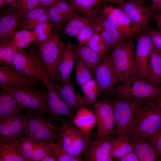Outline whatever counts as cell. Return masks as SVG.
I'll return each mask as SVG.
<instances>
[{
  "mask_svg": "<svg viewBox=\"0 0 161 161\" xmlns=\"http://www.w3.org/2000/svg\"></svg>",
  "mask_w": 161,
  "mask_h": 161,
  "instance_id": "59",
  "label": "cell"
},
{
  "mask_svg": "<svg viewBox=\"0 0 161 161\" xmlns=\"http://www.w3.org/2000/svg\"><path fill=\"white\" fill-rule=\"evenodd\" d=\"M56 91L69 107L76 112L86 106L82 96L77 91L75 83L70 80L61 84L50 81Z\"/></svg>",
  "mask_w": 161,
  "mask_h": 161,
  "instance_id": "20",
  "label": "cell"
},
{
  "mask_svg": "<svg viewBox=\"0 0 161 161\" xmlns=\"http://www.w3.org/2000/svg\"><path fill=\"white\" fill-rule=\"evenodd\" d=\"M0 92V119L22 112L27 109L11 95L2 89Z\"/></svg>",
  "mask_w": 161,
  "mask_h": 161,
  "instance_id": "24",
  "label": "cell"
},
{
  "mask_svg": "<svg viewBox=\"0 0 161 161\" xmlns=\"http://www.w3.org/2000/svg\"><path fill=\"white\" fill-rule=\"evenodd\" d=\"M49 21L56 30L60 31L64 26L68 20L65 16L54 4L49 7Z\"/></svg>",
  "mask_w": 161,
  "mask_h": 161,
  "instance_id": "35",
  "label": "cell"
},
{
  "mask_svg": "<svg viewBox=\"0 0 161 161\" xmlns=\"http://www.w3.org/2000/svg\"><path fill=\"white\" fill-rule=\"evenodd\" d=\"M54 143H36L35 146L31 157V161H41L52 149Z\"/></svg>",
  "mask_w": 161,
  "mask_h": 161,
  "instance_id": "39",
  "label": "cell"
},
{
  "mask_svg": "<svg viewBox=\"0 0 161 161\" xmlns=\"http://www.w3.org/2000/svg\"><path fill=\"white\" fill-rule=\"evenodd\" d=\"M97 130L96 140L112 137L115 134L112 100L103 99L94 104Z\"/></svg>",
  "mask_w": 161,
  "mask_h": 161,
  "instance_id": "11",
  "label": "cell"
},
{
  "mask_svg": "<svg viewBox=\"0 0 161 161\" xmlns=\"http://www.w3.org/2000/svg\"><path fill=\"white\" fill-rule=\"evenodd\" d=\"M109 92L115 98L134 97L154 101L161 97V87L135 77L121 82Z\"/></svg>",
  "mask_w": 161,
  "mask_h": 161,
  "instance_id": "6",
  "label": "cell"
},
{
  "mask_svg": "<svg viewBox=\"0 0 161 161\" xmlns=\"http://www.w3.org/2000/svg\"><path fill=\"white\" fill-rule=\"evenodd\" d=\"M62 0H39L36 7H49L56 2Z\"/></svg>",
  "mask_w": 161,
  "mask_h": 161,
  "instance_id": "50",
  "label": "cell"
},
{
  "mask_svg": "<svg viewBox=\"0 0 161 161\" xmlns=\"http://www.w3.org/2000/svg\"><path fill=\"white\" fill-rule=\"evenodd\" d=\"M152 18H153L157 24L161 23V13L153 14Z\"/></svg>",
  "mask_w": 161,
  "mask_h": 161,
  "instance_id": "53",
  "label": "cell"
},
{
  "mask_svg": "<svg viewBox=\"0 0 161 161\" xmlns=\"http://www.w3.org/2000/svg\"><path fill=\"white\" fill-rule=\"evenodd\" d=\"M49 22V7H36L29 12L25 18L19 21L18 25L23 29H34L38 24Z\"/></svg>",
  "mask_w": 161,
  "mask_h": 161,
  "instance_id": "25",
  "label": "cell"
},
{
  "mask_svg": "<svg viewBox=\"0 0 161 161\" xmlns=\"http://www.w3.org/2000/svg\"><path fill=\"white\" fill-rule=\"evenodd\" d=\"M28 48V53L23 49L17 50L10 65L26 77L47 81V74L38 48L31 45Z\"/></svg>",
  "mask_w": 161,
  "mask_h": 161,
  "instance_id": "4",
  "label": "cell"
},
{
  "mask_svg": "<svg viewBox=\"0 0 161 161\" xmlns=\"http://www.w3.org/2000/svg\"><path fill=\"white\" fill-rule=\"evenodd\" d=\"M119 159L121 161H140L136 154L133 151L127 154Z\"/></svg>",
  "mask_w": 161,
  "mask_h": 161,
  "instance_id": "48",
  "label": "cell"
},
{
  "mask_svg": "<svg viewBox=\"0 0 161 161\" xmlns=\"http://www.w3.org/2000/svg\"><path fill=\"white\" fill-rule=\"evenodd\" d=\"M99 13L108 21L126 39H133L140 32L139 27L133 22L120 7L105 5Z\"/></svg>",
  "mask_w": 161,
  "mask_h": 161,
  "instance_id": "10",
  "label": "cell"
},
{
  "mask_svg": "<svg viewBox=\"0 0 161 161\" xmlns=\"http://www.w3.org/2000/svg\"><path fill=\"white\" fill-rule=\"evenodd\" d=\"M92 20L75 13L69 19L64 27L63 32L70 37H76L85 27L91 24Z\"/></svg>",
  "mask_w": 161,
  "mask_h": 161,
  "instance_id": "30",
  "label": "cell"
},
{
  "mask_svg": "<svg viewBox=\"0 0 161 161\" xmlns=\"http://www.w3.org/2000/svg\"><path fill=\"white\" fill-rule=\"evenodd\" d=\"M92 70L98 86L100 96L109 92L120 82L107 53Z\"/></svg>",
  "mask_w": 161,
  "mask_h": 161,
  "instance_id": "12",
  "label": "cell"
},
{
  "mask_svg": "<svg viewBox=\"0 0 161 161\" xmlns=\"http://www.w3.org/2000/svg\"><path fill=\"white\" fill-rule=\"evenodd\" d=\"M3 42L4 46V58L2 61L0 62V64L1 65H10L17 50L10 41Z\"/></svg>",
  "mask_w": 161,
  "mask_h": 161,
  "instance_id": "42",
  "label": "cell"
},
{
  "mask_svg": "<svg viewBox=\"0 0 161 161\" xmlns=\"http://www.w3.org/2000/svg\"><path fill=\"white\" fill-rule=\"evenodd\" d=\"M150 34L154 48L161 52V30H152Z\"/></svg>",
  "mask_w": 161,
  "mask_h": 161,
  "instance_id": "46",
  "label": "cell"
},
{
  "mask_svg": "<svg viewBox=\"0 0 161 161\" xmlns=\"http://www.w3.org/2000/svg\"><path fill=\"white\" fill-rule=\"evenodd\" d=\"M3 0H0V7L1 8L3 6Z\"/></svg>",
  "mask_w": 161,
  "mask_h": 161,
  "instance_id": "55",
  "label": "cell"
},
{
  "mask_svg": "<svg viewBox=\"0 0 161 161\" xmlns=\"http://www.w3.org/2000/svg\"><path fill=\"white\" fill-rule=\"evenodd\" d=\"M47 88L48 96L46 113L53 120L63 117L72 119L74 116L72 110L61 98L50 81Z\"/></svg>",
  "mask_w": 161,
  "mask_h": 161,
  "instance_id": "17",
  "label": "cell"
},
{
  "mask_svg": "<svg viewBox=\"0 0 161 161\" xmlns=\"http://www.w3.org/2000/svg\"><path fill=\"white\" fill-rule=\"evenodd\" d=\"M91 19V25L95 32L101 35L109 48L126 40L112 24L99 13Z\"/></svg>",
  "mask_w": 161,
  "mask_h": 161,
  "instance_id": "19",
  "label": "cell"
},
{
  "mask_svg": "<svg viewBox=\"0 0 161 161\" xmlns=\"http://www.w3.org/2000/svg\"><path fill=\"white\" fill-rule=\"evenodd\" d=\"M72 119L73 123L76 127L88 133L96 124L94 112L85 106L78 110Z\"/></svg>",
  "mask_w": 161,
  "mask_h": 161,
  "instance_id": "26",
  "label": "cell"
},
{
  "mask_svg": "<svg viewBox=\"0 0 161 161\" xmlns=\"http://www.w3.org/2000/svg\"><path fill=\"white\" fill-rule=\"evenodd\" d=\"M160 160L161 161V157L160 158Z\"/></svg>",
  "mask_w": 161,
  "mask_h": 161,
  "instance_id": "58",
  "label": "cell"
},
{
  "mask_svg": "<svg viewBox=\"0 0 161 161\" xmlns=\"http://www.w3.org/2000/svg\"><path fill=\"white\" fill-rule=\"evenodd\" d=\"M39 0H20L15 6L19 13V22L30 11L36 8Z\"/></svg>",
  "mask_w": 161,
  "mask_h": 161,
  "instance_id": "38",
  "label": "cell"
},
{
  "mask_svg": "<svg viewBox=\"0 0 161 161\" xmlns=\"http://www.w3.org/2000/svg\"><path fill=\"white\" fill-rule=\"evenodd\" d=\"M147 138L156 149L160 159L161 157V128Z\"/></svg>",
  "mask_w": 161,
  "mask_h": 161,
  "instance_id": "44",
  "label": "cell"
},
{
  "mask_svg": "<svg viewBox=\"0 0 161 161\" xmlns=\"http://www.w3.org/2000/svg\"><path fill=\"white\" fill-rule=\"evenodd\" d=\"M111 143L110 154L114 160L119 159L133 150L127 135L112 138Z\"/></svg>",
  "mask_w": 161,
  "mask_h": 161,
  "instance_id": "29",
  "label": "cell"
},
{
  "mask_svg": "<svg viewBox=\"0 0 161 161\" xmlns=\"http://www.w3.org/2000/svg\"><path fill=\"white\" fill-rule=\"evenodd\" d=\"M157 24L159 30H161V23Z\"/></svg>",
  "mask_w": 161,
  "mask_h": 161,
  "instance_id": "57",
  "label": "cell"
},
{
  "mask_svg": "<svg viewBox=\"0 0 161 161\" xmlns=\"http://www.w3.org/2000/svg\"><path fill=\"white\" fill-rule=\"evenodd\" d=\"M112 137L103 138L89 142L83 154L85 161H112L111 156Z\"/></svg>",
  "mask_w": 161,
  "mask_h": 161,
  "instance_id": "18",
  "label": "cell"
},
{
  "mask_svg": "<svg viewBox=\"0 0 161 161\" xmlns=\"http://www.w3.org/2000/svg\"><path fill=\"white\" fill-rule=\"evenodd\" d=\"M154 48L150 31H145L137 39L135 66L137 77L148 82L149 56Z\"/></svg>",
  "mask_w": 161,
  "mask_h": 161,
  "instance_id": "13",
  "label": "cell"
},
{
  "mask_svg": "<svg viewBox=\"0 0 161 161\" xmlns=\"http://www.w3.org/2000/svg\"><path fill=\"white\" fill-rule=\"evenodd\" d=\"M147 100L129 97L115 98L112 100L117 136L128 135L135 114Z\"/></svg>",
  "mask_w": 161,
  "mask_h": 161,
  "instance_id": "5",
  "label": "cell"
},
{
  "mask_svg": "<svg viewBox=\"0 0 161 161\" xmlns=\"http://www.w3.org/2000/svg\"><path fill=\"white\" fill-rule=\"evenodd\" d=\"M104 1L109 2L115 4L118 6V7H121L123 6L126 0H102Z\"/></svg>",
  "mask_w": 161,
  "mask_h": 161,
  "instance_id": "51",
  "label": "cell"
},
{
  "mask_svg": "<svg viewBox=\"0 0 161 161\" xmlns=\"http://www.w3.org/2000/svg\"><path fill=\"white\" fill-rule=\"evenodd\" d=\"M72 45L78 57L89 69H92L103 57L86 45L73 43Z\"/></svg>",
  "mask_w": 161,
  "mask_h": 161,
  "instance_id": "27",
  "label": "cell"
},
{
  "mask_svg": "<svg viewBox=\"0 0 161 161\" xmlns=\"http://www.w3.org/2000/svg\"><path fill=\"white\" fill-rule=\"evenodd\" d=\"M154 101L156 105L161 109V97Z\"/></svg>",
  "mask_w": 161,
  "mask_h": 161,
  "instance_id": "54",
  "label": "cell"
},
{
  "mask_svg": "<svg viewBox=\"0 0 161 161\" xmlns=\"http://www.w3.org/2000/svg\"><path fill=\"white\" fill-rule=\"evenodd\" d=\"M26 118L21 112L0 119V143H11L23 136Z\"/></svg>",
  "mask_w": 161,
  "mask_h": 161,
  "instance_id": "15",
  "label": "cell"
},
{
  "mask_svg": "<svg viewBox=\"0 0 161 161\" xmlns=\"http://www.w3.org/2000/svg\"><path fill=\"white\" fill-rule=\"evenodd\" d=\"M57 120L61 125L59 127L60 137L56 143L68 153L81 157L90 140L89 133L73 126L64 119L60 117Z\"/></svg>",
  "mask_w": 161,
  "mask_h": 161,
  "instance_id": "7",
  "label": "cell"
},
{
  "mask_svg": "<svg viewBox=\"0 0 161 161\" xmlns=\"http://www.w3.org/2000/svg\"><path fill=\"white\" fill-rule=\"evenodd\" d=\"M66 45L57 33L52 35L45 42L37 44L50 81L58 83V67Z\"/></svg>",
  "mask_w": 161,
  "mask_h": 161,
  "instance_id": "8",
  "label": "cell"
},
{
  "mask_svg": "<svg viewBox=\"0 0 161 161\" xmlns=\"http://www.w3.org/2000/svg\"><path fill=\"white\" fill-rule=\"evenodd\" d=\"M100 96L98 87L83 94V98L85 105L94 104Z\"/></svg>",
  "mask_w": 161,
  "mask_h": 161,
  "instance_id": "45",
  "label": "cell"
},
{
  "mask_svg": "<svg viewBox=\"0 0 161 161\" xmlns=\"http://www.w3.org/2000/svg\"><path fill=\"white\" fill-rule=\"evenodd\" d=\"M95 31L91 24L84 27L76 36L78 44L86 45Z\"/></svg>",
  "mask_w": 161,
  "mask_h": 161,
  "instance_id": "41",
  "label": "cell"
},
{
  "mask_svg": "<svg viewBox=\"0 0 161 161\" xmlns=\"http://www.w3.org/2000/svg\"><path fill=\"white\" fill-rule=\"evenodd\" d=\"M148 82L159 86L161 83V52L154 48L148 59Z\"/></svg>",
  "mask_w": 161,
  "mask_h": 161,
  "instance_id": "28",
  "label": "cell"
},
{
  "mask_svg": "<svg viewBox=\"0 0 161 161\" xmlns=\"http://www.w3.org/2000/svg\"><path fill=\"white\" fill-rule=\"evenodd\" d=\"M19 15L15 6H10L1 13L0 18L1 42L9 41L13 38L18 25Z\"/></svg>",
  "mask_w": 161,
  "mask_h": 161,
  "instance_id": "21",
  "label": "cell"
},
{
  "mask_svg": "<svg viewBox=\"0 0 161 161\" xmlns=\"http://www.w3.org/2000/svg\"><path fill=\"white\" fill-rule=\"evenodd\" d=\"M37 39V36L34 30L30 31L23 29L16 32L10 42L18 50L28 48L31 43Z\"/></svg>",
  "mask_w": 161,
  "mask_h": 161,
  "instance_id": "31",
  "label": "cell"
},
{
  "mask_svg": "<svg viewBox=\"0 0 161 161\" xmlns=\"http://www.w3.org/2000/svg\"><path fill=\"white\" fill-rule=\"evenodd\" d=\"M23 136L35 143H54L60 137L58 128L40 112L27 109Z\"/></svg>",
  "mask_w": 161,
  "mask_h": 161,
  "instance_id": "2",
  "label": "cell"
},
{
  "mask_svg": "<svg viewBox=\"0 0 161 161\" xmlns=\"http://www.w3.org/2000/svg\"><path fill=\"white\" fill-rule=\"evenodd\" d=\"M133 39L124 40L112 47L107 53L118 75L120 82L137 77L135 66Z\"/></svg>",
  "mask_w": 161,
  "mask_h": 161,
  "instance_id": "3",
  "label": "cell"
},
{
  "mask_svg": "<svg viewBox=\"0 0 161 161\" xmlns=\"http://www.w3.org/2000/svg\"><path fill=\"white\" fill-rule=\"evenodd\" d=\"M86 45L103 57L109 48L101 35L96 32L94 33Z\"/></svg>",
  "mask_w": 161,
  "mask_h": 161,
  "instance_id": "34",
  "label": "cell"
},
{
  "mask_svg": "<svg viewBox=\"0 0 161 161\" xmlns=\"http://www.w3.org/2000/svg\"><path fill=\"white\" fill-rule=\"evenodd\" d=\"M161 128V109L153 100H147L135 114L128 136L138 139L147 138Z\"/></svg>",
  "mask_w": 161,
  "mask_h": 161,
  "instance_id": "1",
  "label": "cell"
},
{
  "mask_svg": "<svg viewBox=\"0 0 161 161\" xmlns=\"http://www.w3.org/2000/svg\"><path fill=\"white\" fill-rule=\"evenodd\" d=\"M80 87L83 94L98 87L95 80L92 78L85 82Z\"/></svg>",
  "mask_w": 161,
  "mask_h": 161,
  "instance_id": "47",
  "label": "cell"
},
{
  "mask_svg": "<svg viewBox=\"0 0 161 161\" xmlns=\"http://www.w3.org/2000/svg\"><path fill=\"white\" fill-rule=\"evenodd\" d=\"M55 155L56 161H82L84 159L81 157L71 155L65 151L57 143L55 147Z\"/></svg>",
  "mask_w": 161,
  "mask_h": 161,
  "instance_id": "40",
  "label": "cell"
},
{
  "mask_svg": "<svg viewBox=\"0 0 161 161\" xmlns=\"http://www.w3.org/2000/svg\"><path fill=\"white\" fill-rule=\"evenodd\" d=\"M40 80L26 77L11 65L0 66V86H10L16 88L34 87L40 83Z\"/></svg>",
  "mask_w": 161,
  "mask_h": 161,
  "instance_id": "16",
  "label": "cell"
},
{
  "mask_svg": "<svg viewBox=\"0 0 161 161\" xmlns=\"http://www.w3.org/2000/svg\"><path fill=\"white\" fill-rule=\"evenodd\" d=\"M89 69L78 57L75 67V78L77 83L80 86L92 78Z\"/></svg>",
  "mask_w": 161,
  "mask_h": 161,
  "instance_id": "36",
  "label": "cell"
},
{
  "mask_svg": "<svg viewBox=\"0 0 161 161\" xmlns=\"http://www.w3.org/2000/svg\"><path fill=\"white\" fill-rule=\"evenodd\" d=\"M68 20L75 13L76 11L69 2L65 0L58 1L54 4Z\"/></svg>",
  "mask_w": 161,
  "mask_h": 161,
  "instance_id": "43",
  "label": "cell"
},
{
  "mask_svg": "<svg viewBox=\"0 0 161 161\" xmlns=\"http://www.w3.org/2000/svg\"><path fill=\"white\" fill-rule=\"evenodd\" d=\"M1 88L12 95L27 109L34 110L44 115L46 113L47 91H41L35 87L20 88L7 86Z\"/></svg>",
  "mask_w": 161,
  "mask_h": 161,
  "instance_id": "9",
  "label": "cell"
},
{
  "mask_svg": "<svg viewBox=\"0 0 161 161\" xmlns=\"http://www.w3.org/2000/svg\"><path fill=\"white\" fill-rule=\"evenodd\" d=\"M20 0H3V6L9 5L10 6H14L17 4Z\"/></svg>",
  "mask_w": 161,
  "mask_h": 161,
  "instance_id": "52",
  "label": "cell"
},
{
  "mask_svg": "<svg viewBox=\"0 0 161 161\" xmlns=\"http://www.w3.org/2000/svg\"><path fill=\"white\" fill-rule=\"evenodd\" d=\"M53 24L50 21L41 23L34 29L38 40L37 44L48 39L52 36Z\"/></svg>",
  "mask_w": 161,
  "mask_h": 161,
  "instance_id": "37",
  "label": "cell"
},
{
  "mask_svg": "<svg viewBox=\"0 0 161 161\" xmlns=\"http://www.w3.org/2000/svg\"><path fill=\"white\" fill-rule=\"evenodd\" d=\"M152 11L161 13V0H150Z\"/></svg>",
  "mask_w": 161,
  "mask_h": 161,
  "instance_id": "49",
  "label": "cell"
},
{
  "mask_svg": "<svg viewBox=\"0 0 161 161\" xmlns=\"http://www.w3.org/2000/svg\"><path fill=\"white\" fill-rule=\"evenodd\" d=\"M0 161H25V160L11 142L0 143Z\"/></svg>",
  "mask_w": 161,
  "mask_h": 161,
  "instance_id": "33",
  "label": "cell"
},
{
  "mask_svg": "<svg viewBox=\"0 0 161 161\" xmlns=\"http://www.w3.org/2000/svg\"><path fill=\"white\" fill-rule=\"evenodd\" d=\"M78 57L73 49L72 43L69 41L58 67V83L62 84L70 80V77Z\"/></svg>",
  "mask_w": 161,
  "mask_h": 161,
  "instance_id": "22",
  "label": "cell"
},
{
  "mask_svg": "<svg viewBox=\"0 0 161 161\" xmlns=\"http://www.w3.org/2000/svg\"><path fill=\"white\" fill-rule=\"evenodd\" d=\"M120 8L139 27L140 32L145 31L153 15L150 3L145 4L143 0H126Z\"/></svg>",
  "mask_w": 161,
  "mask_h": 161,
  "instance_id": "14",
  "label": "cell"
},
{
  "mask_svg": "<svg viewBox=\"0 0 161 161\" xmlns=\"http://www.w3.org/2000/svg\"><path fill=\"white\" fill-rule=\"evenodd\" d=\"M128 137L133 150L140 161H160L157 151L147 138L134 139Z\"/></svg>",
  "mask_w": 161,
  "mask_h": 161,
  "instance_id": "23",
  "label": "cell"
},
{
  "mask_svg": "<svg viewBox=\"0 0 161 161\" xmlns=\"http://www.w3.org/2000/svg\"><path fill=\"white\" fill-rule=\"evenodd\" d=\"M145 4L150 3V0H143Z\"/></svg>",
  "mask_w": 161,
  "mask_h": 161,
  "instance_id": "56",
  "label": "cell"
},
{
  "mask_svg": "<svg viewBox=\"0 0 161 161\" xmlns=\"http://www.w3.org/2000/svg\"><path fill=\"white\" fill-rule=\"evenodd\" d=\"M12 143L18 153L25 161H31V157L35 148L36 143L22 136Z\"/></svg>",
  "mask_w": 161,
  "mask_h": 161,
  "instance_id": "32",
  "label": "cell"
}]
</instances>
